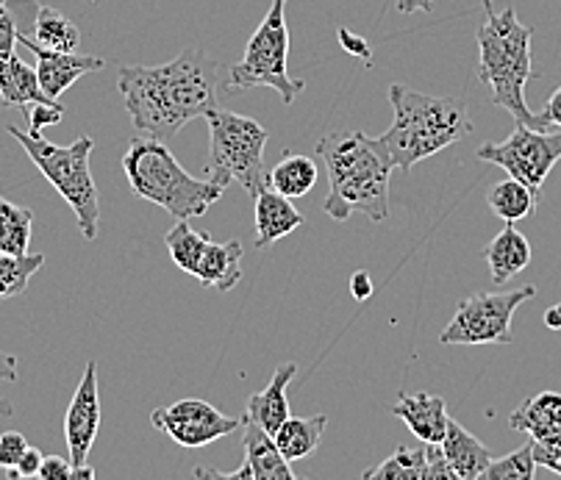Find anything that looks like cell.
Returning a JSON list of instances; mask_svg holds the SVG:
<instances>
[{"label":"cell","mask_w":561,"mask_h":480,"mask_svg":"<svg viewBox=\"0 0 561 480\" xmlns=\"http://www.w3.org/2000/svg\"><path fill=\"white\" fill-rule=\"evenodd\" d=\"M217 61L204 50H184L168 65L123 67L117 90L134 128L150 139H173L192 119L217 108Z\"/></svg>","instance_id":"cell-1"},{"label":"cell","mask_w":561,"mask_h":480,"mask_svg":"<svg viewBox=\"0 0 561 480\" xmlns=\"http://www.w3.org/2000/svg\"><path fill=\"white\" fill-rule=\"evenodd\" d=\"M389 103L394 119L381 137L373 139V148L392 170H414L423 159L443 153L472 134V119L459 98L423 95L403 83H392Z\"/></svg>","instance_id":"cell-2"},{"label":"cell","mask_w":561,"mask_h":480,"mask_svg":"<svg viewBox=\"0 0 561 480\" xmlns=\"http://www.w3.org/2000/svg\"><path fill=\"white\" fill-rule=\"evenodd\" d=\"M486 20L478 28V81L492 90L495 106L506 108L514 123L537 130H556L542 114H534L526 103V83L537 72L531 67L534 28L517 20L514 9L495 12L492 0H484Z\"/></svg>","instance_id":"cell-3"},{"label":"cell","mask_w":561,"mask_h":480,"mask_svg":"<svg viewBox=\"0 0 561 480\" xmlns=\"http://www.w3.org/2000/svg\"><path fill=\"white\" fill-rule=\"evenodd\" d=\"M317 156L329 172L331 192L323 212L331 220L345 222L351 214H367L383 222L389 214V175L392 167L378 156L362 130H340L317 142Z\"/></svg>","instance_id":"cell-4"},{"label":"cell","mask_w":561,"mask_h":480,"mask_svg":"<svg viewBox=\"0 0 561 480\" xmlns=\"http://www.w3.org/2000/svg\"><path fill=\"white\" fill-rule=\"evenodd\" d=\"M128 186L142 201L162 206L179 220L204 217L228 190L211 179H192L162 139H137L123 156Z\"/></svg>","instance_id":"cell-5"},{"label":"cell","mask_w":561,"mask_h":480,"mask_svg":"<svg viewBox=\"0 0 561 480\" xmlns=\"http://www.w3.org/2000/svg\"><path fill=\"white\" fill-rule=\"evenodd\" d=\"M9 137L20 142V148L28 153L36 170L54 184V190L70 203L78 220V231L87 242L98 239L101 228V203H98V186L90 172V156L95 142L90 137H78L72 145H54L43 134H31L9 125Z\"/></svg>","instance_id":"cell-6"},{"label":"cell","mask_w":561,"mask_h":480,"mask_svg":"<svg viewBox=\"0 0 561 480\" xmlns=\"http://www.w3.org/2000/svg\"><path fill=\"white\" fill-rule=\"evenodd\" d=\"M209 123V159L206 175L220 184L237 181L251 197H256L264 186H270V172L264 167V145L270 134L256 119L242 114L211 108L206 114Z\"/></svg>","instance_id":"cell-7"},{"label":"cell","mask_w":561,"mask_h":480,"mask_svg":"<svg viewBox=\"0 0 561 480\" xmlns=\"http://www.w3.org/2000/svg\"><path fill=\"white\" fill-rule=\"evenodd\" d=\"M289 59V28H287V0H273L262 25L248 42L245 56L231 67V90H256L270 87L280 95V101L293 106L306 81H298L287 72Z\"/></svg>","instance_id":"cell-8"},{"label":"cell","mask_w":561,"mask_h":480,"mask_svg":"<svg viewBox=\"0 0 561 480\" xmlns=\"http://www.w3.org/2000/svg\"><path fill=\"white\" fill-rule=\"evenodd\" d=\"M537 297V286L514 292H478L459 302L454 320L439 333L443 344L472 347V344H512V317L523 302Z\"/></svg>","instance_id":"cell-9"},{"label":"cell","mask_w":561,"mask_h":480,"mask_svg":"<svg viewBox=\"0 0 561 480\" xmlns=\"http://www.w3.org/2000/svg\"><path fill=\"white\" fill-rule=\"evenodd\" d=\"M478 159L503 167L512 179L523 181L534 192H542L550 170L561 159V128L537 130L517 123L512 137L503 142H486L478 148Z\"/></svg>","instance_id":"cell-10"},{"label":"cell","mask_w":561,"mask_h":480,"mask_svg":"<svg viewBox=\"0 0 561 480\" xmlns=\"http://www.w3.org/2000/svg\"><path fill=\"white\" fill-rule=\"evenodd\" d=\"M150 422L181 447H206L242 427V416L222 414L206 400H179L168 409H156Z\"/></svg>","instance_id":"cell-11"},{"label":"cell","mask_w":561,"mask_h":480,"mask_svg":"<svg viewBox=\"0 0 561 480\" xmlns=\"http://www.w3.org/2000/svg\"><path fill=\"white\" fill-rule=\"evenodd\" d=\"M101 380H98V364L90 362L65 414V439L72 467L87 464V456H90L98 433H101Z\"/></svg>","instance_id":"cell-12"},{"label":"cell","mask_w":561,"mask_h":480,"mask_svg":"<svg viewBox=\"0 0 561 480\" xmlns=\"http://www.w3.org/2000/svg\"><path fill=\"white\" fill-rule=\"evenodd\" d=\"M242 445H245V464L231 472L220 469H195V478H228V480H295L293 467L280 456L278 445L264 427L242 416Z\"/></svg>","instance_id":"cell-13"},{"label":"cell","mask_w":561,"mask_h":480,"mask_svg":"<svg viewBox=\"0 0 561 480\" xmlns=\"http://www.w3.org/2000/svg\"><path fill=\"white\" fill-rule=\"evenodd\" d=\"M18 42L36 56V78H39V87L54 101H59L81 76H90V72H98L106 67V59H101V56H78L76 50L43 48L28 34H18Z\"/></svg>","instance_id":"cell-14"},{"label":"cell","mask_w":561,"mask_h":480,"mask_svg":"<svg viewBox=\"0 0 561 480\" xmlns=\"http://www.w3.org/2000/svg\"><path fill=\"white\" fill-rule=\"evenodd\" d=\"M389 414L407 422L409 431H412L420 442H425V445H443L450 420L443 398H436L431 391L400 395L398 403L389 409Z\"/></svg>","instance_id":"cell-15"},{"label":"cell","mask_w":561,"mask_h":480,"mask_svg":"<svg viewBox=\"0 0 561 480\" xmlns=\"http://www.w3.org/2000/svg\"><path fill=\"white\" fill-rule=\"evenodd\" d=\"M20 3V0H18ZM23 7V3H20ZM25 9H28V20L23 14L14 12L18 20V34H28L36 45L50 50H76L78 42H81V31L72 20H67L59 9L39 7L36 0H25Z\"/></svg>","instance_id":"cell-16"},{"label":"cell","mask_w":561,"mask_h":480,"mask_svg":"<svg viewBox=\"0 0 561 480\" xmlns=\"http://www.w3.org/2000/svg\"><path fill=\"white\" fill-rule=\"evenodd\" d=\"M508 425L519 433H528L537 445H561V395L539 391L508 414Z\"/></svg>","instance_id":"cell-17"},{"label":"cell","mask_w":561,"mask_h":480,"mask_svg":"<svg viewBox=\"0 0 561 480\" xmlns=\"http://www.w3.org/2000/svg\"><path fill=\"white\" fill-rule=\"evenodd\" d=\"M295 375H298V364H280V367L275 369L273 380H270L262 391H253L251 398H248L245 416L251 422H256L259 427H264L270 436H275V431L293 416L287 400V386Z\"/></svg>","instance_id":"cell-18"},{"label":"cell","mask_w":561,"mask_h":480,"mask_svg":"<svg viewBox=\"0 0 561 480\" xmlns=\"http://www.w3.org/2000/svg\"><path fill=\"white\" fill-rule=\"evenodd\" d=\"M256 248H270L304 226V214L293 206V197L280 195L273 186H264L256 197Z\"/></svg>","instance_id":"cell-19"},{"label":"cell","mask_w":561,"mask_h":480,"mask_svg":"<svg viewBox=\"0 0 561 480\" xmlns=\"http://www.w3.org/2000/svg\"><path fill=\"white\" fill-rule=\"evenodd\" d=\"M242 253H245V248L239 239L222 244L209 239L192 278H197V284L204 289L231 292L242 281Z\"/></svg>","instance_id":"cell-20"},{"label":"cell","mask_w":561,"mask_h":480,"mask_svg":"<svg viewBox=\"0 0 561 480\" xmlns=\"http://www.w3.org/2000/svg\"><path fill=\"white\" fill-rule=\"evenodd\" d=\"M443 453L454 469L456 480H481L484 469L492 464V450L484 442L472 436L465 425L448 420V431L443 439Z\"/></svg>","instance_id":"cell-21"},{"label":"cell","mask_w":561,"mask_h":480,"mask_svg":"<svg viewBox=\"0 0 561 480\" xmlns=\"http://www.w3.org/2000/svg\"><path fill=\"white\" fill-rule=\"evenodd\" d=\"M484 259L490 264L492 281L506 284L531 264V244L514 228V222H506V228L484 248Z\"/></svg>","instance_id":"cell-22"},{"label":"cell","mask_w":561,"mask_h":480,"mask_svg":"<svg viewBox=\"0 0 561 480\" xmlns=\"http://www.w3.org/2000/svg\"><path fill=\"white\" fill-rule=\"evenodd\" d=\"M0 101L7 108H28L31 103L54 101L43 92L36 70H31L18 54L0 59Z\"/></svg>","instance_id":"cell-23"},{"label":"cell","mask_w":561,"mask_h":480,"mask_svg":"<svg viewBox=\"0 0 561 480\" xmlns=\"http://www.w3.org/2000/svg\"><path fill=\"white\" fill-rule=\"evenodd\" d=\"M329 420L323 414L317 416H289L284 425L275 431V445H278L280 456L287 461H304L311 453L320 447L323 442V433Z\"/></svg>","instance_id":"cell-24"},{"label":"cell","mask_w":561,"mask_h":480,"mask_svg":"<svg viewBox=\"0 0 561 480\" xmlns=\"http://www.w3.org/2000/svg\"><path fill=\"white\" fill-rule=\"evenodd\" d=\"M486 203H490L492 214L501 217L503 222H519L537 212L539 192L508 175L506 181H501V184L486 192Z\"/></svg>","instance_id":"cell-25"},{"label":"cell","mask_w":561,"mask_h":480,"mask_svg":"<svg viewBox=\"0 0 561 480\" xmlns=\"http://www.w3.org/2000/svg\"><path fill=\"white\" fill-rule=\"evenodd\" d=\"M317 175H320V167H317L314 159L300 153H287L270 170V186L295 201V197H304L314 190Z\"/></svg>","instance_id":"cell-26"},{"label":"cell","mask_w":561,"mask_h":480,"mask_svg":"<svg viewBox=\"0 0 561 480\" xmlns=\"http://www.w3.org/2000/svg\"><path fill=\"white\" fill-rule=\"evenodd\" d=\"M31 226H34V212L0 195V253H28Z\"/></svg>","instance_id":"cell-27"},{"label":"cell","mask_w":561,"mask_h":480,"mask_svg":"<svg viewBox=\"0 0 561 480\" xmlns=\"http://www.w3.org/2000/svg\"><path fill=\"white\" fill-rule=\"evenodd\" d=\"M209 233L195 231L190 226V220H179L168 233H164V244L170 250V259L179 270H184L186 275H195L197 261L204 255L206 242H209Z\"/></svg>","instance_id":"cell-28"},{"label":"cell","mask_w":561,"mask_h":480,"mask_svg":"<svg viewBox=\"0 0 561 480\" xmlns=\"http://www.w3.org/2000/svg\"><path fill=\"white\" fill-rule=\"evenodd\" d=\"M365 480H428V453L425 447H398L383 464L367 469Z\"/></svg>","instance_id":"cell-29"},{"label":"cell","mask_w":561,"mask_h":480,"mask_svg":"<svg viewBox=\"0 0 561 480\" xmlns=\"http://www.w3.org/2000/svg\"><path fill=\"white\" fill-rule=\"evenodd\" d=\"M45 264L43 253H25V255H9L0 253V300L18 297L28 289V281L34 278Z\"/></svg>","instance_id":"cell-30"},{"label":"cell","mask_w":561,"mask_h":480,"mask_svg":"<svg viewBox=\"0 0 561 480\" xmlns=\"http://www.w3.org/2000/svg\"><path fill=\"white\" fill-rule=\"evenodd\" d=\"M537 475V458H534V442H526L519 450L503 458H492L484 469V480H534Z\"/></svg>","instance_id":"cell-31"},{"label":"cell","mask_w":561,"mask_h":480,"mask_svg":"<svg viewBox=\"0 0 561 480\" xmlns=\"http://www.w3.org/2000/svg\"><path fill=\"white\" fill-rule=\"evenodd\" d=\"M25 117H28L31 134H43L45 128H50V125H56L65 119V106L56 101L31 103V106L25 108Z\"/></svg>","instance_id":"cell-32"},{"label":"cell","mask_w":561,"mask_h":480,"mask_svg":"<svg viewBox=\"0 0 561 480\" xmlns=\"http://www.w3.org/2000/svg\"><path fill=\"white\" fill-rule=\"evenodd\" d=\"M14 45H18V20H14L9 0H0V59L18 54Z\"/></svg>","instance_id":"cell-33"},{"label":"cell","mask_w":561,"mask_h":480,"mask_svg":"<svg viewBox=\"0 0 561 480\" xmlns=\"http://www.w3.org/2000/svg\"><path fill=\"white\" fill-rule=\"evenodd\" d=\"M28 450V442H25L23 433L9 431L0 436V469H14L18 461L23 458V453Z\"/></svg>","instance_id":"cell-34"},{"label":"cell","mask_w":561,"mask_h":480,"mask_svg":"<svg viewBox=\"0 0 561 480\" xmlns=\"http://www.w3.org/2000/svg\"><path fill=\"white\" fill-rule=\"evenodd\" d=\"M336 34H340V45L347 50V54L353 56V59L370 65V61H373V48H370V42H367L365 36L353 34V31H347V28H340V31H336Z\"/></svg>","instance_id":"cell-35"},{"label":"cell","mask_w":561,"mask_h":480,"mask_svg":"<svg viewBox=\"0 0 561 480\" xmlns=\"http://www.w3.org/2000/svg\"><path fill=\"white\" fill-rule=\"evenodd\" d=\"M425 453H428V480H456L443 445H425Z\"/></svg>","instance_id":"cell-36"},{"label":"cell","mask_w":561,"mask_h":480,"mask_svg":"<svg viewBox=\"0 0 561 480\" xmlns=\"http://www.w3.org/2000/svg\"><path fill=\"white\" fill-rule=\"evenodd\" d=\"M43 453L36 450V447H28V450L23 453V458L18 461V467L14 469H7V475L12 480H20V478H36L39 475V467H43Z\"/></svg>","instance_id":"cell-37"},{"label":"cell","mask_w":561,"mask_h":480,"mask_svg":"<svg viewBox=\"0 0 561 480\" xmlns=\"http://www.w3.org/2000/svg\"><path fill=\"white\" fill-rule=\"evenodd\" d=\"M36 478H43V480H70L72 478L70 458L45 456L43 458V467H39V475H36Z\"/></svg>","instance_id":"cell-38"},{"label":"cell","mask_w":561,"mask_h":480,"mask_svg":"<svg viewBox=\"0 0 561 480\" xmlns=\"http://www.w3.org/2000/svg\"><path fill=\"white\" fill-rule=\"evenodd\" d=\"M534 458H537V467L550 469V472L561 475V445H537L534 442Z\"/></svg>","instance_id":"cell-39"},{"label":"cell","mask_w":561,"mask_h":480,"mask_svg":"<svg viewBox=\"0 0 561 480\" xmlns=\"http://www.w3.org/2000/svg\"><path fill=\"white\" fill-rule=\"evenodd\" d=\"M351 295L356 297V300H370V295H373V281H370V275L362 273V270H358V273H353V278H351Z\"/></svg>","instance_id":"cell-40"},{"label":"cell","mask_w":561,"mask_h":480,"mask_svg":"<svg viewBox=\"0 0 561 480\" xmlns=\"http://www.w3.org/2000/svg\"><path fill=\"white\" fill-rule=\"evenodd\" d=\"M0 380H9V384L18 380V358L3 351V347H0Z\"/></svg>","instance_id":"cell-41"},{"label":"cell","mask_w":561,"mask_h":480,"mask_svg":"<svg viewBox=\"0 0 561 480\" xmlns=\"http://www.w3.org/2000/svg\"><path fill=\"white\" fill-rule=\"evenodd\" d=\"M542 117L548 119L553 128H561V87L553 92V95H550V101H548V106H545Z\"/></svg>","instance_id":"cell-42"},{"label":"cell","mask_w":561,"mask_h":480,"mask_svg":"<svg viewBox=\"0 0 561 480\" xmlns=\"http://www.w3.org/2000/svg\"><path fill=\"white\" fill-rule=\"evenodd\" d=\"M398 12L414 14V12H434V0H398Z\"/></svg>","instance_id":"cell-43"},{"label":"cell","mask_w":561,"mask_h":480,"mask_svg":"<svg viewBox=\"0 0 561 480\" xmlns=\"http://www.w3.org/2000/svg\"><path fill=\"white\" fill-rule=\"evenodd\" d=\"M545 325H548L550 331H561V302H556V306H550V309L545 311Z\"/></svg>","instance_id":"cell-44"},{"label":"cell","mask_w":561,"mask_h":480,"mask_svg":"<svg viewBox=\"0 0 561 480\" xmlns=\"http://www.w3.org/2000/svg\"><path fill=\"white\" fill-rule=\"evenodd\" d=\"M95 478V469L81 464V467H72V478L70 480H92Z\"/></svg>","instance_id":"cell-45"},{"label":"cell","mask_w":561,"mask_h":480,"mask_svg":"<svg viewBox=\"0 0 561 480\" xmlns=\"http://www.w3.org/2000/svg\"><path fill=\"white\" fill-rule=\"evenodd\" d=\"M0 416H14V405L0 398Z\"/></svg>","instance_id":"cell-46"}]
</instances>
